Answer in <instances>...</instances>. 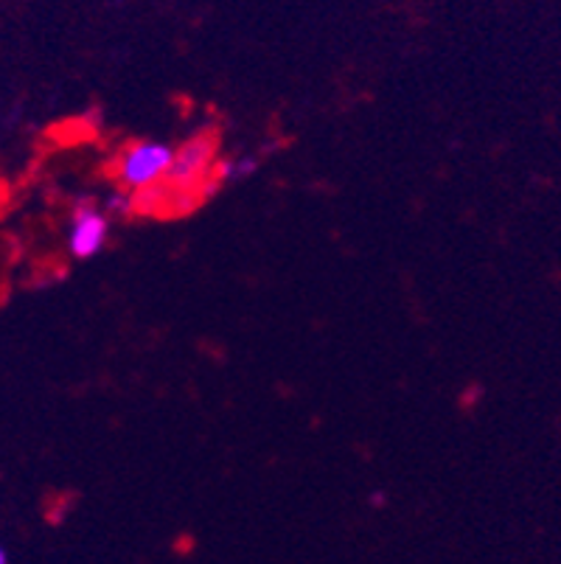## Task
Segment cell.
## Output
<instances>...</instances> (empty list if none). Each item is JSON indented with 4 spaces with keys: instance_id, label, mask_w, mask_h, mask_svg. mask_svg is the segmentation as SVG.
Returning <instances> with one entry per match:
<instances>
[{
    "instance_id": "obj_5",
    "label": "cell",
    "mask_w": 561,
    "mask_h": 564,
    "mask_svg": "<svg viewBox=\"0 0 561 564\" xmlns=\"http://www.w3.org/2000/svg\"><path fill=\"white\" fill-rule=\"evenodd\" d=\"M0 564H9V553L3 545H0Z\"/></svg>"
},
{
    "instance_id": "obj_1",
    "label": "cell",
    "mask_w": 561,
    "mask_h": 564,
    "mask_svg": "<svg viewBox=\"0 0 561 564\" xmlns=\"http://www.w3.org/2000/svg\"><path fill=\"white\" fill-rule=\"evenodd\" d=\"M172 158L174 147L163 141H136L130 147H123L118 152L116 163H112L118 188H123V192H141V188L161 183L169 174Z\"/></svg>"
},
{
    "instance_id": "obj_2",
    "label": "cell",
    "mask_w": 561,
    "mask_h": 564,
    "mask_svg": "<svg viewBox=\"0 0 561 564\" xmlns=\"http://www.w3.org/2000/svg\"><path fill=\"white\" fill-rule=\"evenodd\" d=\"M216 161H219V138L214 132H197L174 150L166 181L177 186L203 188L205 197H214L223 188L214 181Z\"/></svg>"
},
{
    "instance_id": "obj_3",
    "label": "cell",
    "mask_w": 561,
    "mask_h": 564,
    "mask_svg": "<svg viewBox=\"0 0 561 564\" xmlns=\"http://www.w3.org/2000/svg\"><path fill=\"white\" fill-rule=\"evenodd\" d=\"M110 223L105 208L93 199H79L71 212L68 225V253L76 261H90L105 250L110 239Z\"/></svg>"
},
{
    "instance_id": "obj_4",
    "label": "cell",
    "mask_w": 561,
    "mask_h": 564,
    "mask_svg": "<svg viewBox=\"0 0 561 564\" xmlns=\"http://www.w3.org/2000/svg\"><path fill=\"white\" fill-rule=\"evenodd\" d=\"M101 208H105L107 217H132L136 214V208H132V194L130 192H123V188H118V192H112L110 197L101 203Z\"/></svg>"
}]
</instances>
